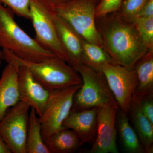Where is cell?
I'll use <instances>...</instances> for the list:
<instances>
[{
  "label": "cell",
  "instance_id": "cell-1",
  "mask_svg": "<svg viewBox=\"0 0 153 153\" xmlns=\"http://www.w3.org/2000/svg\"><path fill=\"white\" fill-rule=\"evenodd\" d=\"M126 21L110 20L100 35L103 47L115 63L132 69L149 50L134 23Z\"/></svg>",
  "mask_w": 153,
  "mask_h": 153
},
{
  "label": "cell",
  "instance_id": "cell-2",
  "mask_svg": "<svg viewBox=\"0 0 153 153\" xmlns=\"http://www.w3.org/2000/svg\"><path fill=\"white\" fill-rule=\"evenodd\" d=\"M14 15L10 9L0 3V48L29 62H40L56 56L22 30Z\"/></svg>",
  "mask_w": 153,
  "mask_h": 153
},
{
  "label": "cell",
  "instance_id": "cell-3",
  "mask_svg": "<svg viewBox=\"0 0 153 153\" xmlns=\"http://www.w3.org/2000/svg\"><path fill=\"white\" fill-rule=\"evenodd\" d=\"M2 51L4 60L13 61L19 66H27L35 79L47 90L82 84L79 73L66 61L56 56L40 62H32L22 60L8 50Z\"/></svg>",
  "mask_w": 153,
  "mask_h": 153
},
{
  "label": "cell",
  "instance_id": "cell-4",
  "mask_svg": "<svg viewBox=\"0 0 153 153\" xmlns=\"http://www.w3.org/2000/svg\"><path fill=\"white\" fill-rule=\"evenodd\" d=\"M75 70L82 78L81 87L74 94L72 110L106 106L118 107L102 72L82 63Z\"/></svg>",
  "mask_w": 153,
  "mask_h": 153
},
{
  "label": "cell",
  "instance_id": "cell-5",
  "mask_svg": "<svg viewBox=\"0 0 153 153\" xmlns=\"http://www.w3.org/2000/svg\"><path fill=\"white\" fill-rule=\"evenodd\" d=\"M97 5L96 0H70L53 8L83 40L104 47L100 33L96 27Z\"/></svg>",
  "mask_w": 153,
  "mask_h": 153
},
{
  "label": "cell",
  "instance_id": "cell-6",
  "mask_svg": "<svg viewBox=\"0 0 153 153\" xmlns=\"http://www.w3.org/2000/svg\"><path fill=\"white\" fill-rule=\"evenodd\" d=\"M53 13V7L46 0L31 1L30 20L36 33L34 39L41 47L67 62L68 57L55 28Z\"/></svg>",
  "mask_w": 153,
  "mask_h": 153
},
{
  "label": "cell",
  "instance_id": "cell-7",
  "mask_svg": "<svg viewBox=\"0 0 153 153\" xmlns=\"http://www.w3.org/2000/svg\"><path fill=\"white\" fill-rule=\"evenodd\" d=\"M81 85L50 91L47 106L43 114L39 117L45 143L53 134L65 128L63 122L72 108L74 94Z\"/></svg>",
  "mask_w": 153,
  "mask_h": 153
},
{
  "label": "cell",
  "instance_id": "cell-8",
  "mask_svg": "<svg viewBox=\"0 0 153 153\" xmlns=\"http://www.w3.org/2000/svg\"><path fill=\"white\" fill-rule=\"evenodd\" d=\"M30 108L27 103L19 100L0 121V136L11 153H27Z\"/></svg>",
  "mask_w": 153,
  "mask_h": 153
},
{
  "label": "cell",
  "instance_id": "cell-9",
  "mask_svg": "<svg viewBox=\"0 0 153 153\" xmlns=\"http://www.w3.org/2000/svg\"><path fill=\"white\" fill-rule=\"evenodd\" d=\"M104 74L120 110L128 115L137 84L134 68L130 69L118 64L105 63Z\"/></svg>",
  "mask_w": 153,
  "mask_h": 153
},
{
  "label": "cell",
  "instance_id": "cell-10",
  "mask_svg": "<svg viewBox=\"0 0 153 153\" xmlns=\"http://www.w3.org/2000/svg\"><path fill=\"white\" fill-rule=\"evenodd\" d=\"M118 107H98L96 137L89 153H118L115 122Z\"/></svg>",
  "mask_w": 153,
  "mask_h": 153
},
{
  "label": "cell",
  "instance_id": "cell-11",
  "mask_svg": "<svg viewBox=\"0 0 153 153\" xmlns=\"http://www.w3.org/2000/svg\"><path fill=\"white\" fill-rule=\"evenodd\" d=\"M20 100L34 108L40 117L43 114L49 97L47 90L33 77L27 66H20L18 76Z\"/></svg>",
  "mask_w": 153,
  "mask_h": 153
},
{
  "label": "cell",
  "instance_id": "cell-12",
  "mask_svg": "<svg viewBox=\"0 0 153 153\" xmlns=\"http://www.w3.org/2000/svg\"><path fill=\"white\" fill-rule=\"evenodd\" d=\"M97 109L98 107L82 110H71L63 122V127L73 131L83 144H93L97 135Z\"/></svg>",
  "mask_w": 153,
  "mask_h": 153
},
{
  "label": "cell",
  "instance_id": "cell-13",
  "mask_svg": "<svg viewBox=\"0 0 153 153\" xmlns=\"http://www.w3.org/2000/svg\"><path fill=\"white\" fill-rule=\"evenodd\" d=\"M53 19L59 40L68 57L67 63L75 69L82 63L83 39L64 19L55 13L54 9Z\"/></svg>",
  "mask_w": 153,
  "mask_h": 153
},
{
  "label": "cell",
  "instance_id": "cell-14",
  "mask_svg": "<svg viewBox=\"0 0 153 153\" xmlns=\"http://www.w3.org/2000/svg\"><path fill=\"white\" fill-rule=\"evenodd\" d=\"M7 62L0 77V121L9 108L20 100L18 86L20 66L13 61Z\"/></svg>",
  "mask_w": 153,
  "mask_h": 153
},
{
  "label": "cell",
  "instance_id": "cell-15",
  "mask_svg": "<svg viewBox=\"0 0 153 153\" xmlns=\"http://www.w3.org/2000/svg\"><path fill=\"white\" fill-rule=\"evenodd\" d=\"M134 129L136 132L146 153L153 152V124L145 115L141 108L139 99L134 94L130 106Z\"/></svg>",
  "mask_w": 153,
  "mask_h": 153
},
{
  "label": "cell",
  "instance_id": "cell-16",
  "mask_svg": "<svg viewBox=\"0 0 153 153\" xmlns=\"http://www.w3.org/2000/svg\"><path fill=\"white\" fill-rule=\"evenodd\" d=\"M134 68L137 79L134 94L139 97L153 95V49L149 50Z\"/></svg>",
  "mask_w": 153,
  "mask_h": 153
},
{
  "label": "cell",
  "instance_id": "cell-17",
  "mask_svg": "<svg viewBox=\"0 0 153 153\" xmlns=\"http://www.w3.org/2000/svg\"><path fill=\"white\" fill-rule=\"evenodd\" d=\"M50 153H71L83 145L73 131L64 128L57 132L46 143Z\"/></svg>",
  "mask_w": 153,
  "mask_h": 153
},
{
  "label": "cell",
  "instance_id": "cell-18",
  "mask_svg": "<svg viewBox=\"0 0 153 153\" xmlns=\"http://www.w3.org/2000/svg\"><path fill=\"white\" fill-rule=\"evenodd\" d=\"M117 117L120 137L124 151L128 153H146L136 132L129 123L127 115L119 108Z\"/></svg>",
  "mask_w": 153,
  "mask_h": 153
},
{
  "label": "cell",
  "instance_id": "cell-19",
  "mask_svg": "<svg viewBox=\"0 0 153 153\" xmlns=\"http://www.w3.org/2000/svg\"><path fill=\"white\" fill-rule=\"evenodd\" d=\"M26 152L27 153H50L43 140L39 117L32 108L29 114Z\"/></svg>",
  "mask_w": 153,
  "mask_h": 153
},
{
  "label": "cell",
  "instance_id": "cell-20",
  "mask_svg": "<svg viewBox=\"0 0 153 153\" xmlns=\"http://www.w3.org/2000/svg\"><path fill=\"white\" fill-rule=\"evenodd\" d=\"M82 63L100 72H102V66L105 63L115 64L104 47L83 40Z\"/></svg>",
  "mask_w": 153,
  "mask_h": 153
},
{
  "label": "cell",
  "instance_id": "cell-21",
  "mask_svg": "<svg viewBox=\"0 0 153 153\" xmlns=\"http://www.w3.org/2000/svg\"><path fill=\"white\" fill-rule=\"evenodd\" d=\"M132 22L148 50L153 49V18L137 17Z\"/></svg>",
  "mask_w": 153,
  "mask_h": 153
},
{
  "label": "cell",
  "instance_id": "cell-22",
  "mask_svg": "<svg viewBox=\"0 0 153 153\" xmlns=\"http://www.w3.org/2000/svg\"><path fill=\"white\" fill-rule=\"evenodd\" d=\"M149 0H123L121 7L124 19L132 22Z\"/></svg>",
  "mask_w": 153,
  "mask_h": 153
},
{
  "label": "cell",
  "instance_id": "cell-23",
  "mask_svg": "<svg viewBox=\"0 0 153 153\" xmlns=\"http://www.w3.org/2000/svg\"><path fill=\"white\" fill-rule=\"evenodd\" d=\"M32 0H0V3L11 9L14 14L30 19V5Z\"/></svg>",
  "mask_w": 153,
  "mask_h": 153
},
{
  "label": "cell",
  "instance_id": "cell-24",
  "mask_svg": "<svg viewBox=\"0 0 153 153\" xmlns=\"http://www.w3.org/2000/svg\"><path fill=\"white\" fill-rule=\"evenodd\" d=\"M123 0H100L96 6L95 17L102 18L120 9Z\"/></svg>",
  "mask_w": 153,
  "mask_h": 153
},
{
  "label": "cell",
  "instance_id": "cell-25",
  "mask_svg": "<svg viewBox=\"0 0 153 153\" xmlns=\"http://www.w3.org/2000/svg\"><path fill=\"white\" fill-rule=\"evenodd\" d=\"M138 98L143 113L153 124V95L138 97Z\"/></svg>",
  "mask_w": 153,
  "mask_h": 153
},
{
  "label": "cell",
  "instance_id": "cell-26",
  "mask_svg": "<svg viewBox=\"0 0 153 153\" xmlns=\"http://www.w3.org/2000/svg\"><path fill=\"white\" fill-rule=\"evenodd\" d=\"M137 17L153 18V0L148 1L136 18Z\"/></svg>",
  "mask_w": 153,
  "mask_h": 153
},
{
  "label": "cell",
  "instance_id": "cell-27",
  "mask_svg": "<svg viewBox=\"0 0 153 153\" xmlns=\"http://www.w3.org/2000/svg\"><path fill=\"white\" fill-rule=\"evenodd\" d=\"M0 153H11L10 151L0 136Z\"/></svg>",
  "mask_w": 153,
  "mask_h": 153
},
{
  "label": "cell",
  "instance_id": "cell-28",
  "mask_svg": "<svg viewBox=\"0 0 153 153\" xmlns=\"http://www.w3.org/2000/svg\"><path fill=\"white\" fill-rule=\"evenodd\" d=\"M52 7L59 5L70 0H46Z\"/></svg>",
  "mask_w": 153,
  "mask_h": 153
},
{
  "label": "cell",
  "instance_id": "cell-29",
  "mask_svg": "<svg viewBox=\"0 0 153 153\" xmlns=\"http://www.w3.org/2000/svg\"><path fill=\"white\" fill-rule=\"evenodd\" d=\"M0 57H1L2 60H4L2 51V50H1V49H0Z\"/></svg>",
  "mask_w": 153,
  "mask_h": 153
},
{
  "label": "cell",
  "instance_id": "cell-30",
  "mask_svg": "<svg viewBox=\"0 0 153 153\" xmlns=\"http://www.w3.org/2000/svg\"><path fill=\"white\" fill-rule=\"evenodd\" d=\"M2 59H1V57H0V66H1V64H2Z\"/></svg>",
  "mask_w": 153,
  "mask_h": 153
},
{
  "label": "cell",
  "instance_id": "cell-31",
  "mask_svg": "<svg viewBox=\"0 0 153 153\" xmlns=\"http://www.w3.org/2000/svg\"><path fill=\"white\" fill-rule=\"evenodd\" d=\"M96 1H97V2H98L99 3V2L100 1V0H96Z\"/></svg>",
  "mask_w": 153,
  "mask_h": 153
}]
</instances>
